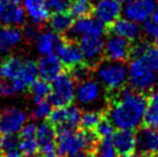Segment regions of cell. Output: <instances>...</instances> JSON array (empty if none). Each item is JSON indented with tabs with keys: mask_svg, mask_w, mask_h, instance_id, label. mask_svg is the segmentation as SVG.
<instances>
[{
	"mask_svg": "<svg viewBox=\"0 0 158 157\" xmlns=\"http://www.w3.org/2000/svg\"><path fill=\"white\" fill-rule=\"evenodd\" d=\"M105 118L118 129H137L143 122L149 105V95L133 87H123L120 91L107 95Z\"/></svg>",
	"mask_w": 158,
	"mask_h": 157,
	"instance_id": "6da1fadb",
	"label": "cell"
},
{
	"mask_svg": "<svg viewBox=\"0 0 158 157\" xmlns=\"http://www.w3.org/2000/svg\"><path fill=\"white\" fill-rule=\"evenodd\" d=\"M94 73L102 87L105 89L106 95L120 91L128 80V70L121 61L103 59L95 66Z\"/></svg>",
	"mask_w": 158,
	"mask_h": 157,
	"instance_id": "7a4b0ae2",
	"label": "cell"
},
{
	"mask_svg": "<svg viewBox=\"0 0 158 157\" xmlns=\"http://www.w3.org/2000/svg\"><path fill=\"white\" fill-rule=\"evenodd\" d=\"M128 81L134 89L149 94L157 88L158 75L156 70L145 65L141 59L134 58L128 67Z\"/></svg>",
	"mask_w": 158,
	"mask_h": 157,
	"instance_id": "3957f363",
	"label": "cell"
},
{
	"mask_svg": "<svg viewBox=\"0 0 158 157\" xmlns=\"http://www.w3.org/2000/svg\"><path fill=\"white\" fill-rule=\"evenodd\" d=\"M74 78L69 75L68 72H62L52 81L51 94H50V103L58 106H68L75 100V86Z\"/></svg>",
	"mask_w": 158,
	"mask_h": 157,
	"instance_id": "277c9868",
	"label": "cell"
},
{
	"mask_svg": "<svg viewBox=\"0 0 158 157\" xmlns=\"http://www.w3.org/2000/svg\"><path fill=\"white\" fill-rule=\"evenodd\" d=\"M132 42L120 36H110L104 45V59L112 61H128L131 59Z\"/></svg>",
	"mask_w": 158,
	"mask_h": 157,
	"instance_id": "5b68a950",
	"label": "cell"
},
{
	"mask_svg": "<svg viewBox=\"0 0 158 157\" xmlns=\"http://www.w3.org/2000/svg\"><path fill=\"white\" fill-rule=\"evenodd\" d=\"M79 46L83 56V60L94 68L104 59V40L102 37L83 36L79 38Z\"/></svg>",
	"mask_w": 158,
	"mask_h": 157,
	"instance_id": "8992f818",
	"label": "cell"
},
{
	"mask_svg": "<svg viewBox=\"0 0 158 157\" xmlns=\"http://www.w3.org/2000/svg\"><path fill=\"white\" fill-rule=\"evenodd\" d=\"M27 121L26 112L18 108H6L0 111V134H16Z\"/></svg>",
	"mask_w": 158,
	"mask_h": 157,
	"instance_id": "52a82bcc",
	"label": "cell"
},
{
	"mask_svg": "<svg viewBox=\"0 0 158 157\" xmlns=\"http://www.w3.org/2000/svg\"><path fill=\"white\" fill-rule=\"evenodd\" d=\"M107 27L98 21L96 18L83 16L76 19L70 28V35L75 37H83V36H92V37H103L106 32Z\"/></svg>",
	"mask_w": 158,
	"mask_h": 157,
	"instance_id": "ba28073f",
	"label": "cell"
},
{
	"mask_svg": "<svg viewBox=\"0 0 158 157\" xmlns=\"http://www.w3.org/2000/svg\"><path fill=\"white\" fill-rule=\"evenodd\" d=\"M56 51L58 58L60 59L62 66L66 67V70H69L83 61V56L80 50L79 44L70 37L61 38Z\"/></svg>",
	"mask_w": 158,
	"mask_h": 157,
	"instance_id": "9c48e42d",
	"label": "cell"
},
{
	"mask_svg": "<svg viewBox=\"0 0 158 157\" xmlns=\"http://www.w3.org/2000/svg\"><path fill=\"white\" fill-rule=\"evenodd\" d=\"M121 12V2L118 0H98L92 8V14L95 18L104 23L107 28L115 20H118Z\"/></svg>",
	"mask_w": 158,
	"mask_h": 157,
	"instance_id": "30bf717a",
	"label": "cell"
},
{
	"mask_svg": "<svg viewBox=\"0 0 158 157\" xmlns=\"http://www.w3.org/2000/svg\"><path fill=\"white\" fill-rule=\"evenodd\" d=\"M26 12L20 4L12 0H0V23L4 26L20 27L26 23Z\"/></svg>",
	"mask_w": 158,
	"mask_h": 157,
	"instance_id": "8fae6325",
	"label": "cell"
},
{
	"mask_svg": "<svg viewBox=\"0 0 158 157\" xmlns=\"http://www.w3.org/2000/svg\"><path fill=\"white\" fill-rule=\"evenodd\" d=\"M155 11L154 0H132L123 7V13L125 18L134 22H145L152 16Z\"/></svg>",
	"mask_w": 158,
	"mask_h": 157,
	"instance_id": "7c38bea8",
	"label": "cell"
},
{
	"mask_svg": "<svg viewBox=\"0 0 158 157\" xmlns=\"http://www.w3.org/2000/svg\"><path fill=\"white\" fill-rule=\"evenodd\" d=\"M36 139L40 144V151L43 156L54 153L57 149V128L50 121L42 122L38 129Z\"/></svg>",
	"mask_w": 158,
	"mask_h": 157,
	"instance_id": "4fadbf2b",
	"label": "cell"
},
{
	"mask_svg": "<svg viewBox=\"0 0 158 157\" xmlns=\"http://www.w3.org/2000/svg\"><path fill=\"white\" fill-rule=\"evenodd\" d=\"M37 75H38L37 62L30 60V59L23 61V65L19 72L18 76L14 80H12V83H13L16 92L20 94V92L27 90L30 87L31 83L37 78Z\"/></svg>",
	"mask_w": 158,
	"mask_h": 157,
	"instance_id": "5bb4252c",
	"label": "cell"
},
{
	"mask_svg": "<svg viewBox=\"0 0 158 157\" xmlns=\"http://www.w3.org/2000/svg\"><path fill=\"white\" fill-rule=\"evenodd\" d=\"M113 35L120 36L123 38L128 39L129 42H136L141 38L142 28L137 22H134L128 19H118L109 27Z\"/></svg>",
	"mask_w": 158,
	"mask_h": 157,
	"instance_id": "9a60e30c",
	"label": "cell"
},
{
	"mask_svg": "<svg viewBox=\"0 0 158 157\" xmlns=\"http://www.w3.org/2000/svg\"><path fill=\"white\" fill-rule=\"evenodd\" d=\"M136 148L147 156L158 155V129L144 127L136 133Z\"/></svg>",
	"mask_w": 158,
	"mask_h": 157,
	"instance_id": "2e32d148",
	"label": "cell"
},
{
	"mask_svg": "<svg viewBox=\"0 0 158 157\" xmlns=\"http://www.w3.org/2000/svg\"><path fill=\"white\" fill-rule=\"evenodd\" d=\"M101 94L99 83L96 80L87 78L82 82H79V86L75 90V98L82 105H89L99 100Z\"/></svg>",
	"mask_w": 158,
	"mask_h": 157,
	"instance_id": "e0dca14e",
	"label": "cell"
},
{
	"mask_svg": "<svg viewBox=\"0 0 158 157\" xmlns=\"http://www.w3.org/2000/svg\"><path fill=\"white\" fill-rule=\"evenodd\" d=\"M136 141L135 129H118L112 135V142L115 151L121 156L135 151Z\"/></svg>",
	"mask_w": 158,
	"mask_h": 157,
	"instance_id": "ac0fdd59",
	"label": "cell"
},
{
	"mask_svg": "<svg viewBox=\"0 0 158 157\" xmlns=\"http://www.w3.org/2000/svg\"><path fill=\"white\" fill-rule=\"evenodd\" d=\"M37 67L40 78L46 81H53L60 73H62L64 68L60 59L54 53L42 56L37 62Z\"/></svg>",
	"mask_w": 158,
	"mask_h": 157,
	"instance_id": "d6986e66",
	"label": "cell"
},
{
	"mask_svg": "<svg viewBox=\"0 0 158 157\" xmlns=\"http://www.w3.org/2000/svg\"><path fill=\"white\" fill-rule=\"evenodd\" d=\"M24 8L31 21L42 27L50 19V9L45 0H24Z\"/></svg>",
	"mask_w": 158,
	"mask_h": 157,
	"instance_id": "ffe728a7",
	"label": "cell"
},
{
	"mask_svg": "<svg viewBox=\"0 0 158 157\" xmlns=\"http://www.w3.org/2000/svg\"><path fill=\"white\" fill-rule=\"evenodd\" d=\"M22 31L18 27L4 26L0 28V53L9 51L22 40Z\"/></svg>",
	"mask_w": 158,
	"mask_h": 157,
	"instance_id": "44dd1931",
	"label": "cell"
},
{
	"mask_svg": "<svg viewBox=\"0 0 158 157\" xmlns=\"http://www.w3.org/2000/svg\"><path fill=\"white\" fill-rule=\"evenodd\" d=\"M61 38L62 37H60L59 34L54 31H45L40 34L35 40L38 53H40L42 56L52 54L57 50Z\"/></svg>",
	"mask_w": 158,
	"mask_h": 157,
	"instance_id": "7402d4cb",
	"label": "cell"
},
{
	"mask_svg": "<svg viewBox=\"0 0 158 157\" xmlns=\"http://www.w3.org/2000/svg\"><path fill=\"white\" fill-rule=\"evenodd\" d=\"M23 61L22 58L18 56H7L0 62V80H14L18 76Z\"/></svg>",
	"mask_w": 158,
	"mask_h": 157,
	"instance_id": "603a6c76",
	"label": "cell"
},
{
	"mask_svg": "<svg viewBox=\"0 0 158 157\" xmlns=\"http://www.w3.org/2000/svg\"><path fill=\"white\" fill-rule=\"evenodd\" d=\"M75 19L67 12L53 13L48 19V24L52 31L57 34H65L70 30Z\"/></svg>",
	"mask_w": 158,
	"mask_h": 157,
	"instance_id": "cb8c5ba5",
	"label": "cell"
},
{
	"mask_svg": "<svg viewBox=\"0 0 158 157\" xmlns=\"http://www.w3.org/2000/svg\"><path fill=\"white\" fill-rule=\"evenodd\" d=\"M104 117H105L104 110L103 111H96V110L95 111H85L81 114V118H80V129L94 131Z\"/></svg>",
	"mask_w": 158,
	"mask_h": 157,
	"instance_id": "d4e9b609",
	"label": "cell"
},
{
	"mask_svg": "<svg viewBox=\"0 0 158 157\" xmlns=\"http://www.w3.org/2000/svg\"><path fill=\"white\" fill-rule=\"evenodd\" d=\"M29 92L32 96V100L35 103L42 100H46L51 94V84L46 80H43V78L37 80L36 78L29 87Z\"/></svg>",
	"mask_w": 158,
	"mask_h": 157,
	"instance_id": "484cf974",
	"label": "cell"
},
{
	"mask_svg": "<svg viewBox=\"0 0 158 157\" xmlns=\"http://www.w3.org/2000/svg\"><path fill=\"white\" fill-rule=\"evenodd\" d=\"M94 5L90 0H70L69 2V14L74 19L89 16L92 13Z\"/></svg>",
	"mask_w": 158,
	"mask_h": 157,
	"instance_id": "4316f807",
	"label": "cell"
},
{
	"mask_svg": "<svg viewBox=\"0 0 158 157\" xmlns=\"http://www.w3.org/2000/svg\"><path fill=\"white\" fill-rule=\"evenodd\" d=\"M92 157H117V151L111 138H102L98 140L92 150Z\"/></svg>",
	"mask_w": 158,
	"mask_h": 157,
	"instance_id": "83f0119b",
	"label": "cell"
},
{
	"mask_svg": "<svg viewBox=\"0 0 158 157\" xmlns=\"http://www.w3.org/2000/svg\"><path fill=\"white\" fill-rule=\"evenodd\" d=\"M139 59L144 62L145 65H148L150 68L158 72V48L154 46L150 43L148 48L145 49V51L141 54Z\"/></svg>",
	"mask_w": 158,
	"mask_h": 157,
	"instance_id": "f1b7e54d",
	"label": "cell"
},
{
	"mask_svg": "<svg viewBox=\"0 0 158 157\" xmlns=\"http://www.w3.org/2000/svg\"><path fill=\"white\" fill-rule=\"evenodd\" d=\"M51 106H52V104L48 100H42L40 102H36L35 106L31 110V117H32V119L42 120V119L48 118L51 111H52Z\"/></svg>",
	"mask_w": 158,
	"mask_h": 157,
	"instance_id": "f546056e",
	"label": "cell"
},
{
	"mask_svg": "<svg viewBox=\"0 0 158 157\" xmlns=\"http://www.w3.org/2000/svg\"><path fill=\"white\" fill-rule=\"evenodd\" d=\"M20 151L27 157H36V155L40 151V144L36 138L30 139H20L19 144Z\"/></svg>",
	"mask_w": 158,
	"mask_h": 157,
	"instance_id": "4dcf8cb0",
	"label": "cell"
},
{
	"mask_svg": "<svg viewBox=\"0 0 158 157\" xmlns=\"http://www.w3.org/2000/svg\"><path fill=\"white\" fill-rule=\"evenodd\" d=\"M20 144V138L16 134H0V151L6 153L16 150Z\"/></svg>",
	"mask_w": 158,
	"mask_h": 157,
	"instance_id": "1f68e13d",
	"label": "cell"
},
{
	"mask_svg": "<svg viewBox=\"0 0 158 157\" xmlns=\"http://www.w3.org/2000/svg\"><path fill=\"white\" fill-rule=\"evenodd\" d=\"M94 131L96 132V134L98 135L99 139H102V138H111L113 135L114 132H115V127L109 119H106L104 117Z\"/></svg>",
	"mask_w": 158,
	"mask_h": 157,
	"instance_id": "d6a6232c",
	"label": "cell"
},
{
	"mask_svg": "<svg viewBox=\"0 0 158 157\" xmlns=\"http://www.w3.org/2000/svg\"><path fill=\"white\" fill-rule=\"evenodd\" d=\"M50 12L59 13V12H67L69 7L70 0H45Z\"/></svg>",
	"mask_w": 158,
	"mask_h": 157,
	"instance_id": "836d02e7",
	"label": "cell"
},
{
	"mask_svg": "<svg viewBox=\"0 0 158 157\" xmlns=\"http://www.w3.org/2000/svg\"><path fill=\"white\" fill-rule=\"evenodd\" d=\"M142 30L145 35L154 39L155 43L158 44V22L145 21L143 27H142Z\"/></svg>",
	"mask_w": 158,
	"mask_h": 157,
	"instance_id": "e575fe53",
	"label": "cell"
},
{
	"mask_svg": "<svg viewBox=\"0 0 158 157\" xmlns=\"http://www.w3.org/2000/svg\"><path fill=\"white\" fill-rule=\"evenodd\" d=\"M143 124L144 127L152 128V129H158V113L154 110H150L149 108L147 109L143 118Z\"/></svg>",
	"mask_w": 158,
	"mask_h": 157,
	"instance_id": "d590c367",
	"label": "cell"
},
{
	"mask_svg": "<svg viewBox=\"0 0 158 157\" xmlns=\"http://www.w3.org/2000/svg\"><path fill=\"white\" fill-rule=\"evenodd\" d=\"M37 129L38 126L36 125L35 122H28L24 124L23 127L20 131V139H30V138H36L37 135Z\"/></svg>",
	"mask_w": 158,
	"mask_h": 157,
	"instance_id": "8d00e7d4",
	"label": "cell"
},
{
	"mask_svg": "<svg viewBox=\"0 0 158 157\" xmlns=\"http://www.w3.org/2000/svg\"><path fill=\"white\" fill-rule=\"evenodd\" d=\"M38 26L34 23V26L32 24H26L24 23V27H23L22 31V36L23 38L27 39V40H29V42H32V40H36L37 38V36L40 35V31H38Z\"/></svg>",
	"mask_w": 158,
	"mask_h": 157,
	"instance_id": "74e56055",
	"label": "cell"
},
{
	"mask_svg": "<svg viewBox=\"0 0 158 157\" xmlns=\"http://www.w3.org/2000/svg\"><path fill=\"white\" fill-rule=\"evenodd\" d=\"M18 94L14 88L12 81L9 80H0V97H10Z\"/></svg>",
	"mask_w": 158,
	"mask_h": 157,
	"instance_id": "f35d334b",
	"label": "cell"
},
{
	"mask_svg": "<svg viewBox=\"0 0 158 157\" xmlns=\"http://www.w3.org/2000/svg\"><path fill=\"white\" fill-rule=\"evenodd\" d=\"M1 157H27V156H24L21 151L10 150V151H6V153H1Z\"/></svg>",
	"mask_w": 158,
	"mask_h": 157,
	"instance_id": "ab89813d",
	"label": "cell"
},
{
	"mask_svg": "<svg viewBox=\"0 0 158 157\" xmlns=\"http://www.w3.org/2000/svg\"><path fill=\"white\" fill-rule=\"evenodd\" d=\"M121 157H149V156H147V155H144V154H142V153H140V154L132 153V154H128V155H123Z\"/></svg>",
	"mask_w": 158,
	"mask_h": 157,
	"instance_id": "60d3db41",
	"label": "cell"
},
{
	"mask_svg": "<svg viewBox=\"0 0 158 157\" xmlns=\"http://www.w3.org/2000/svg\"><path fill=\"white\" fill-rule=\"evenodd\" d=\"M152 21L158 22V4L157 6H155V11L152 13Z\"/></svg>",
	"mask_w": 158,
	"mask_h": 157,
	"instance_id": "b9f144b4",
	"label": "cell"
},
{
	"mask_svg": "<svg viewBox=\"0 0 158 157\" xmlns=\"http://www.w3.org/2000/svg\"><path fill=\"white\" fill-rule=\"evenodd\" d=\"M118 1H120V2H126V4H127V2L132 1V0H118Z\"/></svg>",
	"mask_w": 158,
	"mask_h": 157,
	"instance_id": "7bdbcfd3",
	"label": "cell"
},
{
	"mask_svg": "<svg viewBox=\"0 0 158 157\" xmlns=\"http://www.w3.org/2000/svg\"><path fill=\"white\" fill-rule=\"evenodd\" d=\"M12 1H14V2H18V4H20V2H22V1H24V0H12Z\"/></svg>",
	"mask_w": 158,
	"mask_h": 157,
	"instance_id": "ee69618b",
	"label": "cell"
},
{
	"mask_svg": "<svg viewBox=\"0 0 158 157\" xmlns=\"http://www.w3.org/2000/svg\"><path fill=\"white\" fill-rule=\"evenodd\" d=\"M0 157H1V151H0Z\"/></svg>",
	"mask_w": 158,
	"mask_h": 157,
	"instance_id": "f6af8a7d",
	"label": "cell"
},
{
	"mask_svg": "<svg viewBox=\"0 0 158 157\" xmlns=\"http://www.w3.org/2000/svg\"><path fill=\"white\" fill-rule=\"evenodd\" d=\"M87 157H92V156H87Z\"/></svg>",
	"mask_w": 158,
	"mask_h": 157,
	"instance_id": "bcb514c9",
	"label": "cell"
},
{
	"mask_svg": "<svg viewBox=\"0 0 158 157\" xmlns=\"http://www.w3.org/2000/svg\"><path fill=\"white\" fill-rule=\"evenodd\" d=\"M157 48H158V44H157Z\"/></svg>",
	"mask_w": 158,
	"mask_h": 157,
	"instance_id": "7dc6e473",
	"label": "cell"
},
{
	"mask_svg": "<svg viewBox=\"0 0 158 157\" xmlns=\"http://www.w3.org/2000/svg\"><path fill=\"white\" fill-rule=\"evenodd\" d=\"M154 1H155V0H154Z\"/></svg>",
	"mask_w": 158,
	"mask_h": 157,
	"instance_id": "c3c4849f",
	"label": "cell"
}]
</instances>
